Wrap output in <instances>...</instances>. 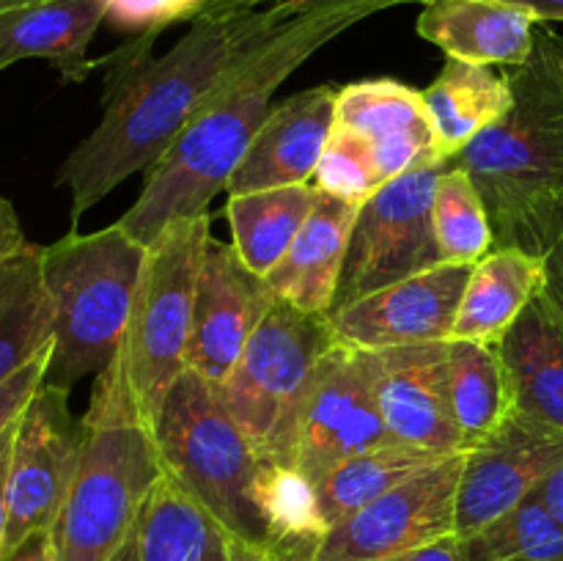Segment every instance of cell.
I'll use <instances>...</instances> for the list:
<instances>
[{
    "label": "cell",
    "mask_w": 563,
    "mask_h": 561,
    "mask_svg": "<svg viewBox=\"0 0 563 561\" xmlns=\"http://www.w3.org/2000/svg\"><path fill=\"white\" fill-rule=\"evenodd\" d=\"M374 3L379 9H394L405 3H427V0H209L201 14H225V11H245V9H289V11H317L335 9V6H355Z\"/></svg>",
    "instance_id": "e575fe53"
},
{
    "label": "cell",
    "mask_w": 563,
    "mask_h": 561,
    "mask_svg": "<svg viewBox=\"0 0 563 561\" xmlns=\"http://www.w3.org/2000/svg\"><path fill=\"white\" fill-rule=\"evenodd\" d=\"M531 11L539 22H563V0H509Z\"/></svg>",
    "instance_id": "b9f144b4"
},
{
    "label": "cell",
    "mask_w": 563,
    "mask_h": 561,
    "mask_svg": "<svg viewBox=\"0 0 563 561\" xmlns=\"http://www.w3.org/2000/svg\"><path fill=\"white\" fill-rule=\"evenodd\" d=\"M146 245L119 223L42 245V273L53 308L47 383L69 391L102 374L119 352L141 278Z\"/></svg>",
    "instance_id": "5b68a950"
},
{
    "label": "cell",
    "mask_w": 563,
    "mask_h": 561,
    "mask_svg": "<svg viewBox=\"0 0 563 561\" xmlns=\"http://www.w3.org/2000/svg\"><path fill=\"white\" fill-rule=\"evenodd\" d=\"M313 185L319 190L330 193V196L344 198V201L361 207L363 201H368L388 182H385L383 170H379L374 143L355 127L335 121L322 160H319Z\"/></svg>",
    "instance_id": "1f68e13d"
},
{
    "label": "cell",
    "mask_w": 563,
    "mask_h": 561,
    "mask_svg": "<svg viewBox=\"0 0 563 561\" xmlns=\"http://www.w3.org/2000/svg\"><path fill=\"white\" fill-rule=\"evenodd\" d=\"M539 20L509 0H427L418 33L449 58L484 66H520L533 53Z\"/></svg>",
    "instance_id": "ffe728a7"
},
{
    "label": "cell",
    "mask_w": 563,
    "mask_h": 561,
    "mask_svg": "<svg viewBox=\"0 0 563 561\" xmlns=\"http://www.w3.org/2000/svg\"><path fill=\"white\" fill-rule=\"evenodd\" d=\"M295 14L302 11L198 14L168 53L152 55L154 38L137 36L102 58L110 66L102 119L71 148L55 179L69 190L71 229L121 182L152 168L223 77Z\"/></svg>",
    "instance_id": "6da1fadb"
},
{
    "label": "cell",
    "mask_w": 563,
    "mask_h": 561,
    "mask_svg": "<svg viewBox=\"0 0 563 561\" xmlns=\"http://www.w3.org/2000/svg\"><path fill=\"white\" fill-rule=\"evenodd\" d=\"M449 396L465 451L504 424L515 396L498 344L449 339Z\"/></svg>",
    "instance_id": "83f0119b"
},
{
    "label": "cell",
    "mask_w": 563,
    "mask_h": 561,
    "mask_svg": "<svg viewBox=\"0 0 563 561\" xmlns=\"http://www.w3.org/2000/svg\"><path fill=\"white\" fill-rule=\"evenodd\" d=\"M275 300L267 278L253 273L234 245L209 237L198 273L187 369L218 388Z\"/></svg>",
    "instance_id": "5bb4252c"
},
{
    "label": "cell",
    "mask_w": 563,
    "mask_h": 561,
    "mask_svg": "<svg viewBox=\"0 0 563 561\" xmlns=\"http://www.w3.org/2000/svg\"><path fill=\"white\" fill-rule=\"evenodd\" d=\"M108 20L104 0H27L0 11V72L42 58L66 82L86 80L102 61H88V44Z\"/></svg>",
    "instance_id": "d6986e66"
},
{
    "label": "cell",
    "mask_w": 563,
    "mask_h": 561,
    "mask_svg": "<svg viewBox=\"0 0 563 561\" xmlns=\"http://www.w3.org/2000/svg\"><path fill=\"white\" fill-rule=\"evenodd\" d=\"M357 209H361L357 204L344 198H335L324 190L317 193L311 218L306 220L278 267L267 275V284L273 286L278 300L291 302L308 314L330 311Z\"/></svg>",
    "instance_id": "44dd1931"
},
{
    "label": "cell",
    "mask_w": 563,
    "mask_h": 561,
    "mask_svg": "<svg viewBox=\"0 0 563 561\" xmlns=\"http://www.w3.org/2000/svg\"><path fill=\"white\" fill-rule=\"evenodd\" d=\"M20 3H27V0H0V11L11 9V6H20Z\"/></svg>",
    "instance_id": "bcb514c9"
},
{
    "label": "cell",
    "mask_w": 563,
    "mask_h": 561,
    "mask_svg": "<svg viewBox=\"0 0 563 561\" xmlns=\"http://www.w3.org/2000/svg\"><path fill=\"white\" fill-rule=\"evenodd\" d=\"M506 75L509 110L454 163L487 204L493 248L542 256L563 204V36L539 22L533 53Z\"/></svg>",
    "instance_id": "3957f363"
},
{
    "label": "cell",
    "mask_w": 563,
    "mask_h": 561,
    "mask_svg": "<svg viewBox=\"0 0 563 561\" xmlns=\"http://www.w3.org/2000/svg\"><path fill=\"white\" fill-rule=\"evenodd\" d=\"M561 460L563 435L515 407L495 432L462 454L456 537H471L522 504Z\"/></svg>",
    "instance_id": "4fadbf2b"
},
{
    "label": "cell",
    "mask_w": 563,
    "mask_h": 561,
    "mask_svg": "<svg viewBox=\"0 0 563 561\" xmlns=\"http://www.w3.org/2000/svg\"><path fill=\"white\" fill-rule=\"evenodd\" d=\"M449 163L438 160L410 168L361 204L330 311L445 264L434 237L432 201Z\"/></svg>",
    "instance_id": "9c48e42d"
},
{
    "label": "cell",
    "mask_w": 563,
    "mask_h": 561,
    "mask_svg": "<svg viewBox=\"0 0 563 561\" xmlns=\"http://www.w3.org/2000/svg\"><path fill=\"white\" fill-rule=\"evenodd\" d=\"M335 341L328 314L275 300L236 366L214 388L264 462L295 468L302 410Z\"/></svg>",
    "instance_id": "ba28073f"
},
{
    "label": "cell",
    "mask_w": 563,
    "mask_h": 561,
    "mask_svg": "<svg viewBox=\"0 0 563 561\" xmlns=\"http://www.w3.org/2000/svg\"><path fill=\"white\" fill-rule=\"evenodd\" d=\"M533 495H537L539 504H542L544 509L550 512V517L563 528V460L537 484Z\"/></svg>",
    "instance_id": "f35d334b"
},
{
    "label": "cell",
    "mask_w": 563,
    "mask_h": 561,
    "mask_svg": "<svg viewBox=\"0 0 563 561\" xmlns=\"http://www.w3.org/2000/svg\"><path fill=\"white\" fill-rule=\"evenodd\" d=\"M432 223L440 253L451 264H476L493 251L487 204L460 165H449L434 187Z\"/></svg>",
    "instance_id": "f546056e"
},
{
    "label": "cell",
    "mask_w": 563,
    "mask_h": 561,
    "mask_svg": "<svg viewBox=\"0 0 563 561\" xmlns=\"http://www.w3.org/2000/svg\"><path fill=\"white\" fill-rule=\"evenodd\" d=\"M229 556L231 561H284L280 556H275L273 550L256 548V544L240 542V539L229 537Z\"/></svg>",
    "instance_id": "7bdbcfd3"
},
{
    "label": "cell",
    "mask_w": 563,
    "mask_h": 561,
    "mask_svg": "<svg viewBox=\"0 0 563 561\" xmlns=\"http://www.w3.org/2000/svg\"><path fill=\"white\" fill-rule=\"evenodd\" d=\"M374 394L390 438L432 454H465L449 396V341L372 352Z\"/></svg>",
    "instance_id": "2e32d148"
},
{
    "label": "cell",
    "mask_w": 563,
    "mask_h": 561,
    "mask_svg": "<svg viewBox=\"0 0 563 561\" xmlns=\"http://www.w3.org/2000/svg\"><path fill=\"white\" fill-rule=\"evenodd\" d=\"M339 91L313 86L269 108L245 157L231 174L229 196L311 185L335 127Z\"/></svg>",
    "instance_id": "e0dca14e"
},
{
    "label": "cell",
    "mask_w": 563,
    "mask_h": 561,
    "mask_svg": "<svg viewBox=\"0 0 563 561\" xmlns=\"http://www.w3.org/2000/svg\"><path fill=\"white\" fill-rule=\"evenodd\" d=\"M163 471L198 501L231 539L269 550L256 506L264 460L229 416L214 385L187 369L163 402L154 424Z\"/></svg>",
    "instance_id": "52a82bcc"
},
{
    "label": "cell",
    "mask_w": 563,
    "mask_h": 561,
    "mask_svg": "<svg viewBox=\"0 0 563 561\" xmlns=\"http://www.w3.org/2000/svg\"><path fill=\"white\" fill-rule=\"evenodd\" d=\"M467 561H544L563 556V528L528 495L522 504L462 539Z\"/></svg>",
    "instance_id": "4dcf8cb0"
},
{
    "label": "cell",
    "mask_w": 563,
    "mask_h": 561,
    "mask_svg": "<svg viewBox=\"0 0 563 561\" xmlns=\"http://www.w3.org/2000/svg\"><path fill=\"white\" fill-rule=\"evenodd\" d=\"M108 20L119 31L154 38L170 22L196 20L209 0H104Z\"/></svg>",
    "instance_id": "d6a6232c"
},
{
    "label": "cell",
    "mask_w": 563,
    "mask_h": 561,
    "mask_svg": "<svg viewBox=\"0 0 563 561\" xmlns=\"http://www.w3.org/2000/svg\"><path fill=\"white\" fill-rule=\"evenodd\" d=\"M317 193V185L311 182V185L229 196L225 218L234 237L231 245L253 273L267 278L278 267L306 220L311 218Z\"/></svg>",
    "instance_id": "484cf974"
},
{
    "label": "cell",
    "mask_w": 563,
    "mask_h": 561,
    "mask_svg": "<svg viewBox=\"0 0 563 561\" xmlns=\"http://www.w3.org/2000/svg\"><path fill=\"white\" fill-rule=\"evenodd\" d=\"M388 443L399 440L390 438L379 413L372 352L335 341L302 410L295 468L317 484L350 457Z\"/></svg>",
    "instance_id": "7c38bea8"
},
{
    "label": "cell",
    "mask_w": 563,
    "mask_h": 561,
    "mask_svg": "<svg viewBox=\"0 0 563 561\" xmlns=\"http://www.w3.org/2000/svg\"><path fill=\"white\" fill-rule=\"evenodd\" d=\"M544 284L542 256L520 248H493L473 264L456 314L454 339L500 344L511 324L539 297Z\"/></svg>",
    "instance_id": "603a6c76"
},
{
    "label": "cell",
    "mask_w": 563,
    "mask_h": 561,
    "mask_svg": "<svg viewBox=\"0 0 563 561\" xmlns=\"http://www.w3.org/2000/svg\"><path fill=\"white\" fill-rule=\"evenodd\" d=\"M80 446L82 421L71 416L69 391L44 383L14 429L3 556L31 534L53 528L75 479Z\"/></svg>",
    "instance_id": "8fae6325"
},
{
    "label": "cell",
    "mask_w": 563,
    "mask_h": 561,
    "mask_svg": "<svg viewBox=\"0 0 563 561\" xmlns=\"http://www.w3.org/2000/svg\"><path fill=\"white\" fill-rule=\"evenodd\" d=\"M440 460H445V457L407 443H388L350 457L341 465H335L322 482L313 484L324 526L333 528L335 522L346 520L357 509L377 501L379 495L390 493L401 482Z\"/></svg>",
    "instance_id": "f1b7e54d"
},
{
    "label": "cell",
    "mask_w": 563,
    "mask_h": 561,
    "mask_svg": "<svg viewBox=\"0 0 563 561\" xmlns=\"http://www.w3.org/2000/svg\"><path fill=\"white\" fill-rule=\"evenodd\" d=\"M544 262V284L539 297L544 306L563 322V204L555 212L553 226H550L548 245L542 251Z\"/></svg>",
    "instance_id": "d590c367"
},
{
    "label": "cell",
    "mask_w": 563,
    "mask_h": 561,
    "mask_svg": "<svg viewBox=\"0 0 563 561\" xmlns=\"http://www.w3.org/2000/svg\"><path fill=\"white\" fill-rule=\"evenodd\" d=\"M25 245L27 240L25 234H22V226L14 207H11V201H5V198L0 196V267H3L11 256H16Z\"/></svg>",
    "instance_id": "8d00e7d4"
},
{
    "label": "cell",
    "mask_w": 563,
    "mask_h": 561,
    "mask_svg": "<svg viewBox=\"0 0 563 561\" xmlns=\"http://www.w3.org/2000/svg\"><path fill=\"white\" fill-rule=\"evenodd\" d=\"M163 473L154 432L135 416L113 369L97 374L75 479L53 522L58 561H110L137 526Z\"/></svg>",
    "instance_id": "277c9868"
},
{
    "label": "cell",
    "mask_w": 563,
    "mask_h": 561,
    "mask_svg": "<svg viewBox=\"0 0 563 561\" xmlns=\"http://www.w3.org/2000/svg\"><path fill=\"white\" fill-rule=\"evenodd\" d=\"M423 94L434 141L443 160H454L473 138L495 124L511 105L509 75L493 66L449 58Z\"/></svg>",
    "instance_id": "cb8c5ba5"
},
{
    "label": "cell",
    "mask_w": 563,
    "mask_h": 561,
    "mask_svg": "<svg viewBox=\"0 0 563 561\" xmlns=\"http://www.w3.org/2000/svg\"><path fill=\"white\" fill-rule=\"evenodd\" d=\"M53 344V308L42 273V245L27 242L0 267V383Z\"/></svg>",
    "instance_id": "4316f807"
},
{
    "label": "cell",
    "mask_w": 563,
    "mask_h": 561,
    "mask_svg": "<svg viewBox=\"0 0 563 561\" xmlns=\"http://www.w3.org/2000/svg\"><path fill=\"white\" fill-rule=\"evenodd\" d=\"M110 561H141V550H137V526L132 528V534L124 539V544L115 550V556Z\"/></svg>",
    "instance_id": "ee69618b"
},
{
    "label": "cell",
    "mask_w": 563,
    "mask_h": 561,
    "mask_svg": "<svg viewBox=\"0 0 563 561\" xmlns=\"http://www.w3.org/2000/svg\"><path fill=\"white\" fill-rule=\"evenodd\" d=\"M377 11L383 9L374 3L302 11L256 44L146 170L141 196L121 215V229L148 245L174 220L207 212L209 201L229 187L231 174L273 108L275 88L317 50Z\"/></svg>",
    "instance_id": "7a4b0ae2"
},
{
    "label": "cell",
    "mask_w": 563,
    "mask_h": 561,
    "mask_svg": "<svg viewBox=\"0 0 563 561\" xmlns=\"http://www.w3.org/2000/svg\"><path fill=\"white\" fill-rule=\"evenodd\" d=\"M471 273L473 264L445 262L335 308L328 314L335 339L368 352L454 339L456 314Z\"/></svg>",
    "instance_id": "9a60e30c"
},
{
    "label": "cell",
    "mask_w": 563,
    "mask_h": 561,
    "mask_svg": "<svg viewBox=\"0 0 563 561\" xmlns=\"http://www.w3.org/2000/svg\"><path fill=\"white\" fill-rule=\"evenodd\" d=\"M335 121L355 127L374 143L385 182L418 165L443 160L423 94L390 77L341 88Z\"/></svg>",
    "instance_id": "ac0fdd59"
},
{
    "label": "cell",
    "mask_w": 563,
    "mask_h": 561,
    "mask_svg": "<svg viewBox=\"0 0 563 561\" xmlns=\"http://www.w3.org/2000/svg\"><path fill=\"white\" fill-rule=\"evenodd\" d=\"M14 429H16V424H14V427L9 429V432L3 435V438H0V457H3V451L9 449V446H11V440H14Z\"/></svg>",
    "instance_id": "f6af8a7d"
},
{
    "label": "cell",
    "mask_w": 563,
    "mask_h": 561,
    "mask_svg": "<svg viewBox=\"0 0 563 561\" xmlns=\"http://www.w3.org/2000/svg\"><path fill=\"white\" fill-rule=\"evenodd\" d=\"M209 212L165 226L146 245L130 319L110 369L135 416L154 432L170 385L187 372L198 273L212 237Z\"/></svg>",
    "instance_id": "8992f818"
},
{
    "label": "cell",
    "mask_w": 563,
    "mask_h": 561,
    "mask_svg": "<svg viewBox=\"0 0 563 561\" xmlns=\"http://www.w3.org/2000/svg\"><path fill=\"white\" fill-rule=\"evenodd\" d=\"M49 355H53V344L38 352L33 361H27L20 372L11 374L5 383H0V438L20 421V416L31 405L33 396L47 383Z\"/></svg>",
    "instance_id": "836d02e7"
},
{
    "label": "cell",
    "mask_w": 563,
    "mask_h": 561,
    "mask_svg": "<svg viewBox=\"0 0 563 561\" xmlns=\"http://www.w3.org/2000/svg\"><path fill=\"white\" fill-rule=\"evenodd\" d=\"M141 561H231L229 534L170 473H159L137 517Z\"/></svg>",
    "instance_id": "d4e9b609"
},
{
    "label": "cell",
    "mask_w": 563,
    "mask_h": 561,
    "mask_svg": "<svg viewBox=\"0 0 563 561\" xmlns=\"http://www.w3.org/2000/svg\"><path fill=\"white\" fill-rule=\"evenodd\" d=\"M544 561H563V556H555V559H544Z\"/></svg>",
    "instance_id": "7dc6e473"
},
{
    "label": "cell",
    "mask_w": 563,
    "mask_h": 561,
    "mask_svg": "<svg viewBox=\"0 0 563 561\" xmlns=\"http://www.w3.org/2000/svg\"><path fill=\"white\" fill-rule=\"evenodd\" d=\"M0 561H58L55 559V544H53V531H36L25 539V542L16 544L11 553H5Z\"/></svg>",
    "instance_id": "ab89813d"
},
{
    "label": "cell",
    "mask_w": 563,
    "mask_h": 561,
    "mask_svg": "<svg viewBox=\"0 0 563 561\" xmlns=\"http://www.w3.org/2000/svg\"><path fill=\"white\" fill-rule=\"evenodd\" d=\"M515 407L563 435V322L542 302H531L498 344Z\"/></svg>",
    "instance_id": "7402d4cb"
},
{
    "label": "cell",
    "mask_w": 563,
    "mask_h": 561,
    "mask_svg": "<svg viewBox=\"0 0 563 561\" xmlns=\"http://www.w3.org/2000/svg\"><path fill=\"white\" fill-rule=\"evenodd\" d=\"M396 561H467L465 548H462V537L456 534H445V537L434 539V542L423 544V548L412 550V553L401 556Z\"/></svg>",
    "instance_id": "74e56055"
},
{
    "label": "cell",
    "mask_w": 563,
    "mask_h": 561,
    "mask_svg": "<svg viewBox=\"0 0 563 561\" xmlns=\"http://www.w3.org/2000/svg\"><path fill=\"white\" fill-rule=\"evenodd\" d=\"M14 446V440H11ZM11 446L0 457V559H3L5 528H9V465H11Z\"/></svg>",
    "instance_id": "60d3db41"
},
{
    "label": "cell",
    "mask_w": 563,
    "mask_h": 561,
    "mask_svg": "<svg viewBox=\"0 0 563 561\" xmlns=\"http://www.w3.org/2000/svg\"><path fill=\"white\" fill-rule=\"evenodd\" d=\"M462 454L445 457L328 528L311 561H396L454 534Z\"/></svg>",
    "instance_id": "30bf717a"
}]
</instances>
